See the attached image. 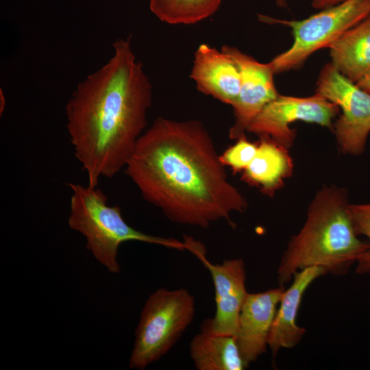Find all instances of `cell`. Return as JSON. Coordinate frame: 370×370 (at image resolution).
<instances>
[{
  "mask_svg": "<svg viewBox=\"0 0 370 370\" xmlns=\"http://www.w3.org/2000/svg\"><path fill=\"white\" fill-rule=\"evenodd\" d=\"M201 122L157 118L139 138L125 174L172 222L207 228L243 212L247 202L227 180Z\"/></svg>",
  "mask_w": 370,
  "mask_h": 370,
  "instance_id": "6da1fadb",
  "label": "cell"
},
{
  "mask_svg": "<svg viewBox=\"0 0 370 370\" xmlns=\"http://www.w3.org/2000/svg\"><path fill=\"white\" fill-rule=\"evenodd\" d=\"M113 47L108 62L77 85L66 106L75 156L92 187L125 168L152 103V85L131 37L116 40Z\"/></svg>",
  "mask_w": 370,
  "mask_h": 370,
  "instance_id": "7a4b0ae2",
  "label": "cell"
},
{
  "mask_svg": "<svg viewBox=\"0 0 370 370\" xmlns=\"http://www.w3.org/2000/svg\"><path fill=\"white\" fill-rule=\"evenodd\" d=\"M347 191L323 186L310 203L306 220L292 237L278 269L281 286L305 268L317 266L332 275L345 274L367 249L356 234L349 212Z\"/></svg>",
  "mask_w": 370,
  "mask_h": 370,
  "instance_id": "3957f363",
  "label": "cell"
},
{
  "mask_svg": "<svg viewBox=\"0 0 370 370\" xmlns=\"http://www.w3.org/2000/svg\"><path fill=\"white\" fill-rule=\"evenodd\" d=\"M72 190L69 227L86 239L87 248L112 273L120 272L117 254L120 245L136 241L183 251L189 242L155 236L138 231L123 219L118 206L108 205V197L97 187L69 184Z\"/></svg>",
  "mask_w": 370,
  "mask_h": 370,
  "instance_id": "277c9868",
  "label": "cell"
},
{
  "mask_svg": "<svg viewBox=\"0 0 370 370\" xmlns=\"http://www.w3.org/2000/svg\"><path fill=\"white\" fill-rule=\"evenodd\" d=\"M195 301L185 288L154 291L147 298L135 332L130 367L144 369L175 345L193 320Z\"/></svg>",
  "mask_w": 370,
  "mask_h": 370,
  "instance_id": "5b68a950",
  "label": "cell"
},
{
  "mask_svg": "<svg viewBox=\"0 0 370 370\" xmlns=\"http://www.w3.org/2000/svg\"><path fill=\"white\" fill-rule=\"evenodd\" d=\"M369 14L370 0H345L299 21L258 16L262 22L281 24L292 29L291 47L270 62L277 74L300 68L312 53L329 47L344 32Z\"/></svg>",
  "mask_w": 370,
  "mask_h": 370,
  "instance_id": "8992f818",
  "label": "cell"
},
{
  "mask_svg": "<svg viewBox=\"0 0 370 370\" xmlns=\"http://www.w3.org/2000/svg\"><path fill=\"white\" fill-rule=\"evenodd\" d=\"M316 92L341 110L332 127L341 151L354 156L362 153L370 133V94L342 75L330 62L319 73Z\"/></svg>",
  "mask_w": 370,
  "mask_h": 370,
  "instance_id": "52a82bcc",
  "label": "cell"
},
{
  "mask_svg": "<svg viewBox=\"0 0 370 370\" xmlns=\"http://www.w3.org/2000/svg\"><path fill=\"white\" fill-rule=\"evenodd\" d=\"M339 111L336 104L317 92L306 97L279 94L256 116L247 132L271 138L288 149L296 137L291 123L302 121L332 129V119Z\"/></svg>",
  "mask_w": 370,
  "mask_h": 370,
  "instance_id": "ba28073f",
  "label": "cell"
},
{
  "mask_svg": "<svg viewBox=\"0 0 370 370\" xmlns=\"http://www.w3.org/2000/svg\"><path fill=\"white\" fill-rule=\"evenodd\" d=\"M221 49L233 60L240 74L238 95L232 104L234 122L229 130V137L237 140L245 136L256 116L279 93L275 86L273 66L262 63L237 48L223 45Z\"/></svg>",
  "mask_w": 370,
  "mask_h": 370,
  "instance_id": "9c48e42d",
  "label": "cell"
},
{
  "mask_svg": "<svg viewBox=\"0 0 370 370\" xmlns=\"http://www.w3.org/2000/svg\"><path fill=\"white\" fill-rule=\"evenodd\" d=\"M195 254L209 270L215 293L214 316L206 319L201 329L213 334L236 336L240 312L248 294L244 261L241 258H233L212 264L206 258L201 247Z\"/></svg>",
  "mask_w": 370,
  "mask_h": 370,
  "instance_id": "30bf717a",
  "label": "cell"
},
{
  "mask_svg": "<svg viewBox=\"0 0 370 370\" xmlns=\"http://www.w3.org/2000/svg\"><path fill=\"white\" fill-rule=\"evenodd\" d=\"M284 290L282 286L247 294L242 306L236 338L247 367L266 352L272 323Z\"/></svg>",
  "mask_w": 370,
  "mask_h": 370,
  "instance_id": "8fae6325",
  "label": "cell"
},
{
  "mask_svg": "<svg viewBox=\"0 0 370 370\" xmlns=\"http://www.w3.org/2000/svg\"><path fill=\"white\" fill-rule=\"evenodd\" d=\"M199 91L232 106L240 90V74L231 57L206 43L194 54L190 74Z\"/></svg>",
  "mask_w": 370,
  "mask_h": 370,
  "instance_id": "7c38bea8",
  "label": "cell"
},
{
  "mask_svg": "<svg viewBox=\"0 0 370 370\" xmlns=\"http://www.w3.org/2000/svg\"><path fill=\"white\" fill-rule=\"evenodd\" d=\"M325 274L324 269L312 266L293 275L291 286L282 296L268 338L273 356L281 348H291L301 340L306 329L298 326L296 320L304 293L315 279Z\"/></svg>",
  "mask_w": 370,
  "mask_h": 370,
  "instance_id": "4fadbf2b",
  "label": "cell"
},
{
  "mask_svg": "<svg viewBox=\"0 0 370 370\" xmlns=\"http://www.w3.org/2000/svg\"><path fill=\"white\" fill-rule=\"evenodd\" d=\"M256 153L242 172L241 180L272 197L292 174L293 164L288 148L267 137H260Z\"/></svg>",
  "mask_w": 370,
  "mask_h": 370,
  "instance_id": "5bb4252c",
  "label": "cell"
},
{
  "mask_svg": "<svg viewBox=\"0 0 370 370\" xmlns=\"http://www.w3.org/2000/svg\"><path fill=\"white\" fill-rule=\"evenodd\" d=\"M329 48L332 66L356 84L370 71V14L344 32Z\"/></svg>",
  "mask_w": 370,
  "mask_h": 370,
  "instance_id": "9a60e30c",
  "label": "cell"
},
{
  "mask_svg": "<svg viewBox=\"0 0 370 370\" xmlns=\"http://www.w3.org/2000/svg\"><path fill=\"white\" fill-rule=\"evenodd\" d=\"M190 356L199 370H243L246 368L235 336L201 329L190 343Z\"/></svg>",
  "mask_w": 370,
  "mask_h": 370,
  "instance_id": "2e32d148",
  "label": "cell"
},
{
  "mask_svg": "<svg viewBox=\"0 0 370 370\" xmlns=\"http://www.w3.org/2000/svg\"><path fill=\"white\" fill-rule=\"evenodd\" d=\"M223 0H149L151 11L162 22L191 25L214 14Z\"/></svg>",
  "mask_w": 370,
  "mask_h": 370,
  "instance_id": "e0dca14e",
  "label": "cell"
},
{
  "mask_svg": "<svg viewBox=\"0 0 370 370\" xmlns=\"http://www.w3.org/2000/svg\"><path fill=\"white\" fill-rule=\"evenodd\" d=\"M350 218L358 236L367 237L369 247L357 260L356 272L359 274L370 273V204H349Z\"/></svg>",
  "mask_w": 370,
  "mask_h": 370,
  "instance_id": "ac0fdd59",
  "label": "cell"
},
{
  "mask_svg": "<svg viewBox=\"0 0 370 370\" xmlns=\"http://www.w3.org/2000/svg\"><path fill=\"white\" fill-rule=\"evenodd\" d=\"M258 149V143H252L243 136L228 147L221 155L220 160L228 166L234 173L243 172L254 159Z\"/></svg>",
  "mask_w": 370,
  "mask_h": 370,
  "instance_id": "d6986e66",
  "label": "cell"
},
{
  "mask_svg": "<svg viewBox=\"0 0 370 370\" xmlns=\"http://www.w3.org/2000/svg\"><path fill=\"white\" fill-rule=\"evenodd\" d=\"M345 0H312L311 5L315 9L323 10L339 3Z\"/></svg>",
  "mask_w": 370,
  "mask_h": 370,
  "instance_id": "ffe728a7",
  "label": "cell"
},
{
  "mask_svg": "<svg viewBox=\"0 0 370 370\" xmlns=\"http://www.w3.org/2000/svg\"><path fill=\"white\" fill-rule=\"evenodd\" d=\"M356 84L359 88L370 94V71L367 73Z\"/></svg>",
  "mask_w": 370,
  "mask_h": 370,
  "instance_id": "44dd1931",
  "label": "cell"
},
{
  "mask_svg": "<svg viewBox=\"0 0 370 370\" xmlns=\"http://www.w3.org/2000/svg\"><path fill=\"white\" fill-rule=\"evenodd\" d=\"M277 5L280 8H286L287 0H275Z\"/></svg>",
  "mask_w": 370,
  "mask_h": 370,
  "instance_id": "7402d4cb",
  "label": "cell"
}]
</instances>
